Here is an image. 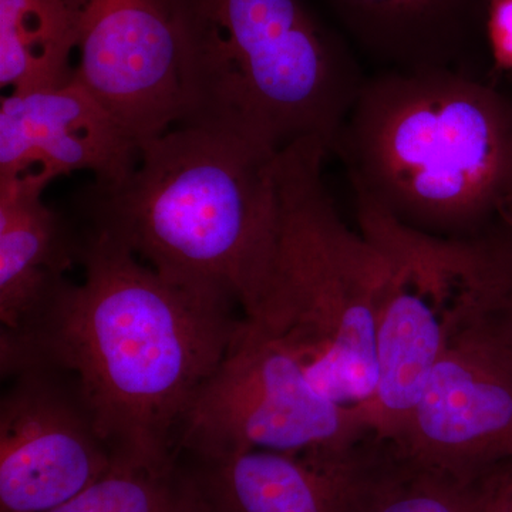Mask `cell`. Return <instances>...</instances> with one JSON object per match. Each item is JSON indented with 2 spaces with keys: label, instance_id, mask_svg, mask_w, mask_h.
Returning a JSON list of instances; mask_svg holds the SVG:
<instances>
[{
  "label": "cell",
  "instance_id": "1",
  "mask_svg": "<svg viewBox=\"0 0 512 512\" xmlns=\"http://www.w3.org/2000/svg\"><path fill=\"white\" fill-rule=\"evenodd\" d=\"M79 264L80 284L64 279L25 328L2 330V376L69 373L119 466H173L181 421L244 318L94 229L80 235Z\"/></svg>",
  "mask_w": 512,
  "mask_h": 512
},
{
  "label": "cell",
  "instance_id": "7",
  "mask_svg": "<svg viewBox=\"0 0 512 512\" xmlns=\"http://www.w3.org/2000/svg\"><path fill=\"white\" fill-rule=\"evenodd\" d=\"M362 234L387 262L376 311L377 384L356 409L370 437L397 447L447 345L451 275L443 241L356 198Z\"/></svg>",
  "mask_w": 512,
  "mask_h": 512
},
{
  "label": "cell",
  "instance_id": "15",
  "mask_svg": "<svg viewBox=\"0 0 512 512\" xmlns=\"http://www.w3.org/2000/svg\"><path fill=\"white\" fill-rule=\"evenodd\" d=\"M72 18L64 0H0V86L55 89L74 77Z\"/></svg>",
  "mask_w": 512,
  "mask_h": 512
},
{
  "label": "cell",
  "instance_id": "20",
  "mask_svg": "<svg viewBox=\"0 0 512 512\" xmlns=\"http://www.w3.org/2000/svg\"><path fill=\"white\" fill-rule=\"evenodd\" d=\"M484 512H512V468L494 471Z\"/></svg>",
  "mask_w": 512,
  "mask_h": 512
},
{
  "label": "cell",
  "instance_id": "4",
  "mask_svg": "<svg viewBox=\"0 0 512 512\" xmlns=\"http://www.w3.org/2000/svg\"><path fill=\"white\" fill-rule=\"evenodd\" d=\"M183 116L282 148H332L366 82L359 53L308 0H180Z\"/></svg>",
  "mask_w": 512,
  "mask_h": 512
},
{
  "label": "cell",
  "instance_id": "12",
  "mask_svg": "<svg viewBox=\"0 0 512 512\" xmlns=\"http://www.w3.org/2000/svg\"><path fill=\"white\" fill-rule=\"evenodd\" d=\"M363 441L332 456L249 450L185 461L207 512H360L382 461Z\"/></svg>",
  "mask_w": 512,
  "mask_h": 512
},
{
  "label": "cell",
  "instance_id": "9",
  "mask_svg": "<svg viewBox=\"0 0 512 512\" xmlns=\"http://www.w3.org/2000/svg\"><path fill=\"white\" fill-rule=\"evenodd\" d=\"M79 64L74 77L138 143L183 116L180 0H64Z\"/></svg>",
  "mask_w": 512,
  "mask_h": 512
},
{
  "label": "cell",
  "instance_id": "3",
  "mask_svg": "<svg viewBox=\"0 0 512 512\" xmlns=\"http://www.w3.org/2000/svg\"><path fill=\"white\" fill-rule=\"evenodd\" d=\"M279 153L204 127L170 128L140 144L126 180L84 191L87 228L256 320L275 249Z\"/></svg>",
  "mask_w": 512,
  "mask_h": 512
},
{
  "label": "cell",
  "instance_id": "11",
  "mask_svg": "<svg viewBox=\"0 0 512 512\" xmlns=\"http://www.w3.org/2000/svg\"><path fill=\"white\" fill-rule=\"evenodd\" d=\"M140 143L76 77L55 89L10 92L0 103V177L90 171L113 185L133 173Z\"/></svg>",
  "mask_w": 512,
  "mask_h": 512
},
{
  "label": "cell",
  "instance_id": "17",
  "mask_svg": "<svg viewBox=\"0 0 512 512\" xmlns=\"http://www.w3.org/2000/svg\"><path fill=\"white\" fill-rule=\"evenodd\" d=\"M495 470L461 477L404 456L382 458L360 512H484Z\"/></svg>",
  "mask_w": 512,
  "mask_h": 512
},
{
  "label": "cell",
  "instance_id": "19",
  "mask_svg": "<svg viewBox=\"0 0 512 512\" xmlns=\"http://www.w3.org/2000/svg\"><path fill=\"white\" fill-rule=\"evenodd\" d=\"M487 39L495 74L512 76V0H491Z\"/></svg>",
  "mask_w": 512,
  "mask_h": 512
},
{
  "label": "cell",
  "instance_id": "18",
  "mask_svg": "<svg viewBox=\"0 0 512 512\" xmlns=\"http://www.w3.org/2000/svg\"><path fill=\"white\" fill-rule=\"evenodd\" d=\"M49 512H205L187 461L164 468L116 466L106 476Z\"/></svg>",
  "mask_w": 512,
  "mask_h": 512
},
{
  "label": "cell",
  "instance_id": "14",
  "mask_svg": "<svg viewBox=\"0 0 512 512\" xmlns=\"http://www.w3.org/2000/svg\"><path fill=\"white\" fill-rule=\"evenodd\" d=\"M55 178L42 170L0 177V320L18 332L79 262L80 235L43 202Z\"/></svg>",
  "mask_w": 512,
  "mask_h": 512
},
{
  "label": "cell",
  "instance_id": "16",
  "mask_svg": "<svg viewBox=\"0 0 512 512\" xmlns=\"http://www.w3.org/2000/svg\"><path fill=\"white\" fill-rule=\"evenodd\" d=\"M448 336L485 343L512 359V224L468 251L448 312Z\"/></svg>",
  "mask_w": 512,
  "mask_h": 512
},
{
  "label": "cell",
  "instance_id": "10",
  "mask_svg": "<svg viewBox=\"0 0 512 512\" xmlns=\"http://www.w3.org/2000/svg\"><path fill=\"white\" fill-rule=\"evenodd\" d=\"M404 456L461 477L512 458V359L477 340L448 336L409 429Z\"/></svg>",
  "mask_w": 512,
  "mask_h": 512
},
{
  "label": "cell",
  "instance_id": "8",
  "mask_svg": "<svg viewBox=\"0 0 512 512\" xmlns=\"http://www.w3.org/2000/svg\"><path fill=\"white\" fill-rule=\"evenodd\" d=\"M0 402V512L55 510L119 466L79 384L33 366Z\"/></svg>",
  "mask_w": 512,
  "mask_h": 512
},
{
  "label": "cell",
  "instance_id": "2",
  "mask_svg": "<svg viewBox=\"0 0 512 512\" xmlns=\"http://www.w3.org/2000/svg\"><path fill=\"white\" fill-rule=\"evenodd\" d=\"M510 77L451 69L367 76L330 148L356 198L440 238L511 220Z\"/></svg>",
  "mask_w": 512,
  "mask_h": 512
},
{
  "label": "cell",
  "instance_id": "6",
  "mask_svg": "<svg viewBox=\"0 0 512 512\" xmlns=\"http://www.w3.org/2000/svg\"><path fill=\"white\" fill-rule=\"evenodd\" d=\"M367 436L356 406L320 394L292 353L244 318L192 399L175 450L197 460L249 450L320 457L345 453Z\"/></svg>",
  "mask_w": 512,
  "mask_h": 512
},
{
  "label": "cell",
  "instance_id": "13",
  "mask_svg": "<svg viewBox=\"0 0 512 512\" xmlns=\"http://www.w3.org/2000/svg\"><path fill=\"white\" fill-rule=\"evenodd\" d=\"M338 26L379 70L451 69L495 74L487 39L491 0H322Z\"/></svg>",
  "mask_w": 512,
  "mask_h": 512
},
{
  "label": "cell",
  "instance_id": "21",
  "mask_svg": "<svg viewBox=\"0 0 512 512\" xmlns=\"http://www.w3.org/2000/svg\"><path fill=\"white\" fill-rule=\"evenodd\" d=\"M205 512H207V510H205Z\"/></svg>",
  "mask_w": 512,
  "mask_h": 512
},
{
  "label": "cell",
  "instance_id": "5",
  "mask_svg": "<svg viewBox=\"0 0 512 512\" xmlns=\"http://www.w3.org/2000/svg\"><path fill=\"white\" fill-rule=\"evenodd\" d=\"M322 138L282 148L276 164V241L258 319L298 360L309 382L340 406L377 384L376 311L387 262L340 217L323 181Z\"/></svg>",
  "mask_w": 512,
  "mask_h": 512
}]
</instances>
